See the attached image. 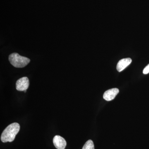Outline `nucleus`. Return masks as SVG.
<instances>
[{
    "instance_id": "obj_3",
    "label": "nucleus",
    "mask_w": 149,
    "mask_h": 149,
    "mask_svg": "<svg viewBox=\"0 0 149 149\" xmlns=\"http://www.w3.org/2000/svg\"><path fill=\"white\" fill-rule=\"evenodd\" d=\"M29 80L27 77H22L16 82V88L17 91H24L29 88Z\"/></svg>"
},
{
    "instance_id": "obj_7",
    "label": "nucleus",
    "mask_w": 149,
    "mask_h": 149,
    "mask_svg": "<svg viewBox=\"0 0 149 149\" xmlns=\"http://www.w3.org/2000/svg\"><path fill=\"white\" fill-rule=\"evenodd\" d=\"M82 149H95L93 141L91 140H88L84 145Z\"/></svg>"
},
{
    "instance_id": "obj_8",
    "label": "nucleus",
    "mask_w": 149,
    "mask_h": 149,
    "mask_svg": "<svg viewBox=\"0 0 149 149\" xmlns=\"http://www.w3.org/2000/svg\"><path fill=\"white\" fill-rule=\"evenodd\" d=\"M149 73V64L148 65L144 68L143 70V73L144 74H147Z\"/></svg>"
},
{
    "instance_id": "obj_1",
    "label": "nucleus",
    "mask_w": 149,
    "mask_h": 149,
    "mask_svg": "<svg viewBox=\"0 0 149 149\" xmlns=\"http://www.w3.org/2000/svg\"><path fill=\"white\" fill-rule=\"evenodd\" d=\"M20 130V125L17 123H13L8 125L3 131L1 141L3 143L13 142Z\"/></svg>"
},
{
    "instance_id": "obj_5",
    "label": "nucleus",
    "mask_w": 149,
    "mask_h": 149,
    "mask_svg": "<svg viewBox=\"0 0 149 149\" xmlns=\"http://www.w3.org/2000/svg\"><path fill=\"white\" fill-rule=\"evenodd\" d=\"M54 146L57 149H65L66 147V141L63 137L60 136H54L53 139Z\"/></svg>"
},
{
    "instance_id": "obj_2",
    "label": "nucleus",
    "mask_w": 149,
    "mask_h": 149,
    "mask_svg": "<svg viewBox=\"0 0 149 149\" xmlns=\"http://www.w3.org/2000/svg\"><path fill=\"white\" fill-rule=\"evenodd\" d=\"M9 60L13 66L18 68L24 67L30 61L29 58L19 55L17 53H14L10 55Z\"/></svg>"
},
{
    "instance_id": "obj_4",
    "label": "nucleus",
    "mask_w": 149,
    "mask_h": 149,
    "mask_svg": "<svg viewBox=\"0 0 149 149\" xmlns=\"http://www.w3.org/2000/svg\"><path fill=\"white\" fill-rule=\"evenodd\" d=\"M119 92V90L117 88L110 89L104 93L103 98L107 101H110L115 98L116 96L117 95Z\"/></svg>"
},
{
    "instance_id": "obj_6",
    "label": "nucleus",
    "mask_w": 149,
    "mask_h": 149,
    "mask_svg": "<svg viewBox=\"0 0 149 149\" xmlns=\"http://www.w3.org/2000/svg\"><path fill=\"white\" fill-rule=\"evenodd\" d=\"M132 62V59L130 58L122 59L118 62L116 69L119 72L123 71Z\"/></svg>"
}]
</instances>
